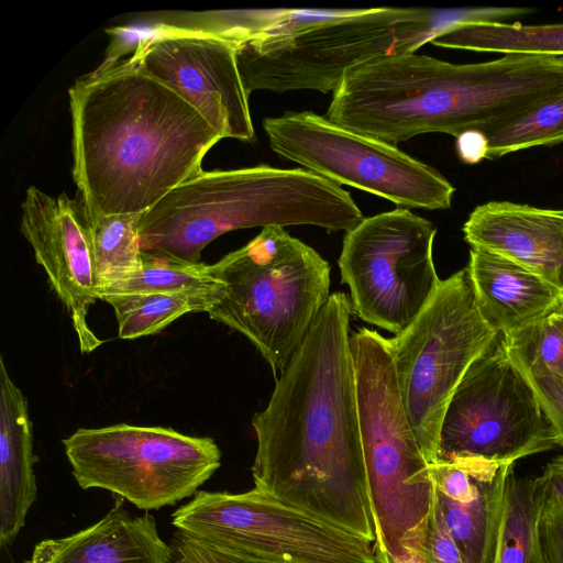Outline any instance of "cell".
Wrapping results in <instances>:
<instances>
[{"mask_svg":"<svg viewBox=\"0 0 563 563\" xmlns=\"http://www.w3.org/2000/svg\"><path fill=\"white\" fill-rule=\"evenodd\" d=\"M351 301L331 294L252 426L254 487L371 543L376 527L361 435Z\"/></svg>","mask_w":563,"mask_h":563,"instance_id":"cell-1","label":"cell"},{"mask_svg":"<svg viewBox=\"0 0 563 563\" xmlns=\"http://www.w3.org/2000/svg\"><path fill=\"white\" fill-rule=\"evenodd\" d=\"M68 95L73 177L89 221L144 213L199 174L223 139L132 56L77 79Z\"/></svg>","mask_w":563,"mask_h":563,"instance_id":"cell-2","label":"cell"},{"mask_svg":"<svg viewBox=\"0 0 563 563\" xmlns=\"http://www.w3.org/2000/svg\"><path fill=\"white\" fill-rule=\"evenodd\" d=\"M548 95L537 56L505 54L453 64L416 52L383 57L347 74L327 118L396 145L424 133H493L525 117Z\"/></svg>","mask_w":563,"mask_h":563,"instance_id":"cell-3","label":"cell"},{"mask_svg":"<svg viewBox=\"0 0 563 563\" xmlns=\"http://www.w3.org/2000/svg\"><path fill=\"white\" fill-rule=\"evenodd\" d=\"M363 219L346 190L301 167L201 170L142 214L140 241L144 253L199 264L203 249L233 230L306 224L347 232Z\"/></svg>","mask_w":563,"mask_h":563,"instance_id":"cell-4","label":"cell"},{"mask_svg":"<svg viewBox=\"0 0 563 563\" xmlns=\"http://www.w3.org/2000/svg\"><path fill=\"white\" fill-rule=\"evenodd\" d=\"M446 25V10L426 8L274 9L262 35L236 44L238 66L249 93H333L352 70L416 52Z\"/></svg>","mask_w":563,"mask_h":563,"instance_id":"cell-5","label":"cell"},{"mask_svg":"<svg viewBox=\"0 0 563 563\" xmlns=\"http://www.w3.org/2000/svg\"><path fill=\"white\" fill-rule=\"evenodd\" d=\"M209 269L222 292L208 316L243 334L277 378L331 296L329 263L283 227L268 225Z\"/></svg>","mask_w":563,"mask_h":563,"instance_id":"cell-6","label":"cell"},{"mask_svg":"<svg viewBox=\"0 0 563 563\" xmlns=\"http://www.w3.org/2000/svg\"><path fill=\"white\" fill-rule=\"evenodd\" d=\"M351 346L376 527L373 547L396 553L423 532L434 499L430 464L409 424L388 339L361 328Z\"/></svg>","mask_w":563,"mask_h":563,"instance_id":"cell-7","label":"cell"},{"mask_svg":"<svg viewBox=\"0 0 563 563\" xmlns=\"http://www.w3.org/2000/svg\"><path fill=\"white\" fill-rule=\"evenodd\" d=\"M479 313L467 267L441 280L412 323L388 339L402 405L429 464L441 423L471 364L497 339Z\"/></svg>","mask_w":563,"mask_h":563,"instance_id":"cell-8","label":"cell"},{"mask_svg":"<svg viewBox=\"0 0 563 563\" xmlns=\"http://www.w3.org/2000/svg\"><path fill=\"white\" fill-rule=\"evenodd\" d=\"M177 532L260 563H376L369 541L253 488L198 492L172 515Z\"/></svg>","mask_w":563,"mask_h":563,"instance_id":"cell-9","label":"cell"},{"mask_svg":"<svg viewBox=\"0 0 563 563\" xmlns=\"http://www.w3.org/2000/svg\"><path fill=\"white\" fill-rule=\"evenodd\" d=\"M63 445L82 489L108 490L143 510L194 496L221 465L213 439L165 427L80 428Z\"/></svg>","mask_w":563,"mask_h":563,"instance_id":"cell-10","label":"cell"},{"mask_svg":"<svg viewBox=\"0 0 563 563\" xmlns=\"http://www.w3.org/2000/svg\"><path fill=\"white\" fill-rule=\"evenodd\" d=\"M274 153L338 185L385 198L404 209L444 210L455 188L435 168L396 145L350 131L311 111L265 118Z\"/></svg>","mask_w":563,"mask_h":563,"instance_id":"cell-11","label":"cell"},{"mask_svg":"<svg viewBox=\"0 0 563 563\" xmlns=\"http://www.w3.org/2000/svg\"><path fill=\"white\" fill-rule=\"evenodd\" d=\"M435 234L432 222L404 208L364 218L347 231L338 265L352 312L395 335L406 330L441 282Z\"/></svg>","mask_w":563,"mask_h":563,"instance_id":"cell-12","label":"cell"},{"mask_svg":"<svg viewBox=\"0 0 563 563\" xmlns=\"http://www.w3.org/2000/svg\"><path fill=\"white\" fill-rule=\"evenodd\" d=\"M553 446L551 427L534 391L499 333L471 364L448 405L438 461L479 457L514 464Z\"/></svg>","mask_w":563,"mask_h":563,"instance_id":"cell-13","label":"cell"},{"mask_svg":"<svg viewBox=\"0 0 563 563\" xmlns=\"http://www.w3.org/2000/svg\"><path fill=\"white\" fill-rule=\"evenodd\" d=\"M132 57L139 68L195 108L222 136L255 141L236 44L216 36L156 30Z\"/></svg>","mask_w":563,"mask_h":563,"instance_id":"cell-14","label":"cell"},{"mask_svg":"<svg viewBox=\"0 0 563 563\" xmlns=\"http://www.w3.org/2000/svg\"><path fill=\"white\" fill-rule=\"evenodd\" d=\"M21 208V233L68 311L80 351L91 353L103 341L87 321L90 307L99 298L90 223L84 205L65 192L54 198L30 186Z\"/></svg>","mask_w":563,"mask_h":563,"instance_id":"cell-15","label":"cell"},{"mask_svg":"<svg viewBox=\"0 0 563 563\" xmlns=\"http://www.w3.org/2000/svg\"><path fill=\"white\" fill-rule=\"evenodd\" d=\"M512 465L479 457L430 464L434 500L465 563H494Z\"/></svg>","mask_w":563,"mask_h":563,"instance_id":"cell-16","label":"cell"},{"mask_svg":"<svg viewBox=\"0 0 563 563\" xmlns=\"http://www.w3.org/2000/svg\"><path fill=\"white\" fill-rule=\"evenodd\" d=\"M462 230L471 247L514 261L563 290V209L489 201L470 213Z\"/></svg>","mask_w":563,"mask_h":563,"instance_id":"cell-17","label":"cell"},{"mask_svg":"<svg viewBox=\"0 0 563 563\" xmlns=\"http://www.w3.org/2000/svg\"><path fill=\"white\" fill-rule=\"evenodd\" d=\"M466 267L481 316L501 334L539 321L555 310L563 296L540 275L486 250L471 247Z\"/></svg>","mask_w":563,"mask_h":563,"instance_id":"cell-18","label":"cell"},{"mask_svg":"<svg viewBox=\"0 0 563 563\" xmlns=\"http://www.w3.org/2000/svg\"><path fill=\"white\" fill-rule=\"evenodd\" d=\"M154 517L132 516L119 503L96 523L37 543L22 563H172Z\"/></svg>","mask_w":563,"mask_h":563,"instance_id":"cell-19","label":"cell"},{"mask_svg":"<svg viewBox=\"0 0 563 563\" xmlns=\"http://www.w3.org/2000/svg\"><path fill=\"white\" fill-rule=\"evenodd\" d=\"M32 423L27 399L0 355V542L10 545L36 499Z\"/></svg>","mask_w":563,"mask_h":563,"instance_id":"cell-20","label":"cell"},{"mask_svg":"<svg viewBox=\"0 0 563 563\" xmlns=\"http://www.w3.org/2000/svg\"><path fill=\"white\" fill-rule=\"evenodd\" d=\"M432 45L484 53L563 57V23H454L437 33Z\"/></svg>","mask_w":563,"mask_h":563,"instance_id":"cell-21","label":"cell"},{"mask_svg":"<svg viewBox=\"0 0 563 563\" xmlns=\"http://www.w3.org/2000/svg\"><path fill=\"white\" fill-rule=\"evenodd\" d=\"M541 499L542 487L538 477L510 474L494 563H542L539 538Z\"/></svg>","mask_w":563,"mask_h":563,"instance_id":"cell-22","label":"cell"},{"mask_svg":"<svg viewBox=\"0 0 563 563\" xmlns=\"http://www.w3.org/2000/svg\"><path fill=\"white\" fill-rule=\"evenodd\" d=\"M142 214L117 213L89 221L97 294L106 287L126 280L141 269Z\"/></svg>","mask_w":563,"mask_h":563,"instance_id":"cell-23","label":"cell"},{"mask_svg":"<svg viewBox=\"0 0 563 563\" xmlns=\"http://www.w3.org/2000/svg\"><path fill=\"white\" fill-rule=\"evenodd\" d=\"M219 300L213 295L186 292L137 294L107 297L118 321V335L123 340L156 334L179 317L190 312H208Z\"/></svg>","mask_w":563,"mask_h":563,"instance_id":"cell-24","label":"cell"},{"mask_svg":"<svg viewBox=\"0 0 563 563\" xmlns=\"http://www.w3.org/2000/svg\"><path fill=\"white\" fill-rule=\"evenodd\" d=\"M143 253L141 269L121 283L98 291L99 299L121 295L186 292L213 295L219 299L222 283L205 263L189 264Z\"/></svg>","mask_w":563,"mask_h":563,"instance_id":"cell-25","label":"cell"},{"mask_svg":"<svg viewBox=\"0 0 563 563\" xmlns=\"http://www.w3.org/2000/svg\"><path fill=\"white\" fill-rule=\"evenodd\" d=\"M503 335L509 357L518 368L563 378V313L552 311L530 325Z\"/></svg>","mask_w":563,"mask_h":563,"instance_id":"cell-26","label":"cell"},{"mask_svg":"<svg viewBox=\"0 0 563 563\" xmlns=\"http://www.w3.org/2000/svg\"><path fill=\"white\" fill-rule=\"evenodd\" d=\"M560 143H563V92L541 103L512 124L488 135L486 159Z\"/></svg>","mask_w":563,"mask_h":563,"instance_id":"cell-27","label":"cell"},{"mask_svg":"<svg viewBox=\"0 0 563 563\" xmlns=\"http://www.w3.org/2000/svg\"><path fill=\"white\" fill-rule=\"evenodd\" d=\"M426 563H465L463 554L449 533L433 499L420 542Z\"/></svg>","mask_w":563,"mask_h":563,"instance_id":"cell-28","label":"cell"},{"mask_svg":"<svg viewBox=\"0 0 563 563\" xmlns=\"http://www.w3.org/2000/svg\"><path fill=\"white\" fill-rule=\"evenodd\" d=\"M521 372L531 385L551 427L555 445L563 446V378Z\"/></svg>","mask_w":563,"mask_h":563,"instance_id":"cell-29","label":"cell"},{"mask_svg":"<svg viewBox=\"0 0 563 563\" xmlns=\"http://www.w3.org/2000/svg\"><path fill=\"white\" fill-rule=\"evenodd\" d=\"M542 563H563V506L542 489L539 512Z\"/></svg>","mask_w":563,"mask_h":563,"instance_id":"cell-30","label":"cell"},{"mask_svg":"<svg viewBox=\"0 0 563 563\" xmlns=\"http://www.w3.org/2000/svg\"><path fill=\"white\" fill-rule=\"evenodd\" d=\"M175 549L177 556L186 563H260L232 556L178 532Z\"/></svg>","mask_w":563,"mask_h":563,"instance_id":"cell-31","label":"cell"},{"mask_svg":"<svg viewBox=\"0 0 563 563\" xmlns=\"http://www.w3.org/2000/svg\"><path fill=\"white\" fill-rule=\"evenodd\" d=\"M456 153L465 164H477L487 158L488 136L481 131H465L457 135Z\"/></svg>","mask_w":563,"mask_h":563,"instance_id":"cell-32","label":"cell"},{"mask_svg":"<svg viewBox=\"0 0 563 563\" xmlns=\"http://www.w3.org/2000/svg\"><path fill=\"white\" fill-rule=\"evenodd\" d=\"M538 481L543 492L563 506V455L551 460Z\"/></svg>","mask_w":563,"mask_h":563,"instance_id":"cell-33","label":"cell"},{"mask_svg":"<svg viewBox=\"0 0 563 563\" xmlns=\"http://www.w3.org/2000/svg\"><path fill=\"white\" fill-rule=\"evenodd\" d=\"M421 539L422 536L404 542L396 553L374 551L376 563H426L420 545Z\"/></svg>","mask_w":563,"mask_h":563,"instance_id":"cell-34","label":"cell"},{"mask_svg":"<svg viewBox=\"0 0 563 563\" xmlns=\"http://www.w3.org/2000/svg\"><path fill=\"white\" fill-rule=\"evenodd\" d=\"M554 311H559V312L563 313V296Z\"/></svg>","mask_w":563,"mask_h":563,"instance_id":"cell-35","label":"cell"},{"mask_svg":"<svg viewBox=\"0 0 563 563\" xmlns=\"http://www.w3.org/2000/svg\"><path fill=\"white\" fill-rule=\"evenodd\" d=\"M172 563H186V562H185V561H183L180 558H178V556H177L176 559H174V558H173Z\"/></svg>","mask_w":563,"mask_h":563,"instance_id":"cell-36","label":"cell"}]
</instances>
